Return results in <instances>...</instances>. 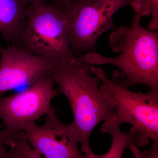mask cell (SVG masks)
Returning a JSON list of instances; mask_svg holds the SVG:
<instances>
[{
  "label": "cell",
  "instance_id": "cell-8",
  "mask_svg": "<svg viewBox=\"0 0 158 158\" xmlns=\"http://www.w3.org/2000/svg\"><path fill=\"white\" fill-rule=\"evenodd\" d=\"M0 94L22 85L32 84L51 72L56 60L34 55L16 44L4 48L0 43Z\"/></svg>",
  "mask_w": 158,
  "mask_h": 158
},
{
  "label": "cell",
  "instance_id": "cell-4",
  "mask_svg": "<svg viewBox=\"0 0 158 158\" xmlns=\"http://www.w3.org/2000/svg\"><path fill=\"white\" fill-rule=\"evenodd\" d=\"M30 53L67 61L75 57L68 44V23L63 4L33 3L16 44Z\"/></svg>",
  "mask_w": 158,
  "mask_h": 158
},
{
  "label": "cell",
  "instance_id": "cell-12",
  "mask_svg": "<svg viewBox=\"0 0 158 158\" xmlns=\"http://www.w3.org/2000/svg\"><path fill=\"white\" fill-rule=\"evenodd\" d=\"M28 4L33 3H50L64 4L69 0H25Z\"/></svg>",
  "mask_w": 158,
  "mask_h": 158
},
{
  "label": "cell",
  "instance_id": "cell-6",
  "mask_svg": "<svg viewBox=\"0 0 158 158\" xmlns=\"http://www.w3.org/2000/svg\"><path fill=\"white\" fill-rule=\"evenodd\" d=\"M55 83L49 72L21 93L0 97V118L5 127L0 131V140L4 144L9 136L24 131L30 123L55 110L51 102L59 92L54 89Z\"/></svg>",
  "mask_w": 158,
  "mask_h": 158
},
{
  "label": "cell",
  "instance_id": "cell-1",
  "mask_svg": "<svg viewBox=\"0 0 158 158\" xmlns=\"http://www.w3.org/2000/svg\"><path fill=\"white\" fill-rule=\"evenodd\" d=\"M90 65L81 55L67 61H56L51 71L58 90L68 99L74 116L72 123L78 133L81 151L91 158L90 137L101 121H110L114 110L101 93L99 78L91 75Z\"/></svg>",
  "mask_w": 158,
  "mask_h": 158
},
{
  "label": "cell",
  "instance_id": "cell-7",
  "mask_svg": "<svg viewBox=\"0 0 158 158\" xmlns=\"http://www.w3.org/2000/svg\"><path fill=\"white\" fill-rule=\"evenodd\" d=\"M24 131L30 145L45 158H87L79 151L80 136L74 126L60 121L55 110L47 114L43 125L32 123Z\"/></svg>",
  "mask_w": 158,
  "mask_h": 158
},
{
  "label": "cell",
  "instance_id": "cell-5",
  "mask_svg": "<svg viewBox=\"0 0 158 158\" xmlns=\"http://www.w3.org/2000/svg\"><path fill=\"white\" fill-rule=\"evenodd\" d=\"M132 0H69L64 4L68 40L74 56L94 52L99 37L115 30L113 17Z\"/></svg>",
  "mask_w": 158,
  "mask_h": 158
},
{
  "label": "cell",
  "instance_id": "cell-11",
  "mask_svg": "<svg viewBox=\"0 0 158 158\" xmlns=\"http://www.w3.org/2000/svg\"><path fill=\"white\" fill-rule=\"evenodd\" d=\"M135 14L141 17L152 15L148 28L151 31L158 29V0H132L131 3Z\"/></svg>",
  "mask_w": 158,
  "mask_h": 158
},
{
  "label": "cell",
  "instance_id": "cell-13",
  "mask_svg": "<svg viewBox=\"0 0 158 158\" xmlns=\"http://www.w3.org/2000/svg\"><path fill=\"white\" fill-rule=\"evenodd\" d=\"M0 158H11L8 148L0 140Z\"/></svg>",
  "mask_w": 158,
  "mask_h": 158
},
{
  "label": "cell",
  "instance_id": "cell-9",
  "mask_svg": "<svg viewBox=\"0 0 158 158\" xmlns=\"http://www.w3.org/2000/svg\"><path fill=\"white\" fill-rule=\"evenodd\" d=\"M29 4L25 0H0V34L16 44L24 28Z\"/></svg>",
  "mask_w": 158,
  "mask_h": 158
},
{
  "label": "cell",
  "instance_id": "cell-2",
  "mask_svg": "<svg viewBox=\"0 0 158 158\" xmlns=\"http://www.w3.org/2000/svg\"><path fill=\"white\" fill-rule=\"evenodd\" d=\"M136 14L130 27L121 26L110 34V45L116 57L104 56L94 52L84 56L90 65L110 64L120 69L129 87L137 84L158 89V34L147 30Z\"/></svg>",
  "mask_w": 158,
  "mask_h": 158
},
{
  "label": "cell",
  "instance_id": "cell-10",
  "mask_svg": "<svg viewBox=\"0 0 158 158\" xmlns=\"http://www.w3.org/2000/svg\"><path fill=\"white\" fill-rule=\"evenodd\" d=\"M101 131L102 132L111 134L113 138V144L109 152L98 158H121L125 149L130 148L133 144L132 137L131 133L122 132L119 130L118 126L103 125Z\"/></svg>",
  "mask_w": 158,
  "mask_h": 158
},
{
  "label": "cell",
  "instance_id": "cell-3",
  "mask_svg": "<svg viewBox=\"0 0 158 158\" xmlns=\"http://www.w3.org/2000/svg\"><path fill=\"white\" fill-rule=\"evenodd\" d=\"M89 69L99 78L100 91L114 110L113 118L104 124L133 125L130 132L136 147L146 146L150 139L158 140V89L134 92L129 90L121 73L116 71L110 79L101 67L90 65Z\"/></svg>",
  "mask_w": 158,
  "mask_h": 158
}]
</instances>
